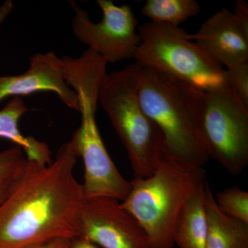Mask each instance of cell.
<instances>
[{
	"instance_id": "2e32d148",
	"label": "cell",
	"mask_w": 248,
	"mask_h": 248,
	"mask_svg": "<svg viewBox=\"0 0 248 248\" xmlns=\"http://www.w3.org/2000/svg\"><path fill=\"white\" fill-rule=\"evenodd\" d=\"M31 162L20 147L0 152V206L24 177Z\"/></svg>"
},
{
	"instance_id": "8fae6325",
	"label": "cell",
	"mask_w": 248,
	"mask_h": 248,
	"mask_svg": "<svg viewBox=\"0 0 248 248\" xmlns=\"http://www.w3.org/2000/svg\"><path fill=\"white\" fill-rule=\"evenodd\" d=\"M215 63L225 68L248 62V36L232 11L223 8L208 18L194 35H188Z\"/></svg>"
},
{
	"instance_id": "5bb4252c",
	"label": "cell",
	"mask_w": 248,
	"mask_h": 248,
	"mask_svg": "<svg viewBox=\"0 0 248 248\" xmlns=\"http://www.w3.org/2000/svg\"><path fill=\"white\" fill-rule=\"evenodd\" d=\"M205 209L208 220L206 248H248V224L220 210L208 182L205 184Z\"/></svg>"
},
{
	"instance_id": "5b68a950",
	"label": "cell",
	"mask_w": 248,
	"mask_h": 248,
	"mask_svg": "<svg viewBox=\"0 0 248 248\" xmlns=\"http://www.w3.org/2000/svg\"><path fill=\"white\" fill-rule=\"evenodd\" d=\"M139 70L135 63L107 73L99 93V102L128 152L135 179L152 175L164 156L162 134L139 101Z\"/></svg>"
},
{
	"instance_id": "7c38bea8",
	"label": "cell",
	"mask_w": 248,
	"mask_h": 248,
	"mask_svg": "<svg viewBox=\"0 0 248 248\" xmlns=\"http://www.w3.org/2000/svg\"><path fill=\"white\" fill-rule=\"evenodd\" d=\"M206 182L205 180L193 191L178 215L173 230V241L179 248H206Z\"/></svg>"
},
{
	"instance_id": "ac0fdd59",
	"label": "cell",
	"mask_w": 248,
	"mask_h": 248,
	"mask_svg": "<svg viewBox=\"0 0 248 248\" xmlns=\"http://www.w3.org/2000/svg\"><path fill=\"white\" fill-rule=\"evenodd\" d=\"M225 69L232 93L235 98L248 109V62Z\"/></svg>"
},
{
	"instance_id": "7402d4cb",
	"label": "cell",
	"mask_w": 248,
	"mask_h": 248,
	"mask_svg": "<svg viewBox=\"0 0 248 248\" xmlns=\"http://www.w3.org/2000/svg\"><path fill=\"white\" fill-rule=\"evenodd\" d=\"M14 3L11 0H6L0 6V24L9 16L14 10Z\"/></svg>"
},
{
	"instance_id": "e0dca14e",
	"label": "cell",
	"mask_w": 248,
	"mask_h": 248,
	"mask_svg": "<svg viewBox=\"0 0 248 248\" xmlns=\"http://www.w3.org/2000/svg\"><path fill=\"white\" fill-rule=\"evenodd\" d=\"M215 201L223 213L248 224V193L246 190L229 187L218 192Z\"/></svg>"
},
{
	"instance_id": "d6986e66",
	"label": "cell",
	"mask_w": 248,
	"mask_h": 248,
	"mask_svg": "<svg viewBox=\"0 0 248 248\" xmlns=\"http://www.w3.org/2000/svg\"><path fill=\"white\" fill-rule=\"evenodd\" d=\"M238 25L248 36V4L244 0L235 1L234 11L232 12Z\"/></svg>"
},
{
	"instance_id": "7a4b0ae2",
	"label": "cell",
	"mask_w": 248,
	"mask_h": 248,
	"mask_svg": "<svg viewBox=\"0 0 248 248\" xmlns=\"http://www.w3.org/2000/svg\"><path fill=\"white\" fill-rule=\"evenodd\" d=\"M139 67V101L162 134L165 157L203 167L210 158L199 123L203 92L162 72Z\"/></svg>"
},
{
	"instance_id": "6da1fadb",
	"label": "cell",
	"mask_w": 248,
	"mask_h": 248,
	"mask_svg": "<svg viewBox=\"0 0 248 248\" xmlns=\"http://www.w3.org/2000/svg\"><path fill=\"white\" fill-rule=\"evenodd\" d=\"M77 158L68 141L50 164L40 166L31 161L0 206V248H23L80 236L84 197L74 174Z\"/></svg>"
},
{
	"instance_id": "ffe728a7",
	"label": "cell",
	"mask_w": 248,
	"mask_h": 248,
	"mask_svg": "<svg viewBox=\"0 0 248 248\" xmlns=\"http://www.w3.org/2000/svg\"><path fill=\"white\" fill-rule=\"evenodd\" d=\"M71 244V240L57 239L23 248H70Z\"/></svg>"
},
{
	"instance_id": "52a82bcc",
	"label": "cell",
	"mask_w": 248,
	"mask_h": 248,
	"mask_svg": "<svg viewBox=\"0 0 248 248\" xmlns=\"http://www.w3.org/2000/svg\"><path fill=\"white\" fill-rule=\"evenodd\" d=\"M199 123L209 156L241 174L248 164V109L231 91L203 93Z\"/></svg>"
},
{
	"instance_id": "3957f363",
	"label": "cell",
	"mask_w": 248,
	"mask_h": 248,
	"mask_svg": "<svg viewBox=\"0 0 248 248\" xmlns=\"http://www.w3.org/2000/svg\"><path fill=\"white\" fill-rule=\"evenodd\" d=\"M106 72L93 63H80L66 74V81L74 91L79 102L81 122L71 141L77 157L82 159L84 199L108 198L123 202L131 189L128 182L117 169L98 129L96 110L99 93Z\"/></svg>"
},
{
	"instance_id": "4fadbf2b",
	"label": "cell",
	"mask_w": 248,
	"mask_h": 248,
	"mask_svg": "<svg viewBox=\"0 0 248 248\" xmlns=\"http://www.w3.org/2000/svg\"><path fill=\"white\" fill-rule=\"evenodd\" d=\"M28 110L22 97H14L10 99L0 110V139L9 140L15 146L20 147L29 161L46 166L53 160L48 144L33 137L25 136L19 128V120Z\"/></svg>"
},
{
	"instance_id": "30bf717a",
	"label": "cell",
	"mask_w": 248,
	"mask_h": 248,
	"mask_svg": "<svg viewBox=\"0 0 248 248\" xmlns=\"http://www.w3.org/2000/svg\"><path fill=\"white\" fill-rule=\"evenodd\" d=\"M39 92L54 93L67 107L79 110L76 93L63 77L61 58L54 52L32 55L29 68L22 74L0 76V102Z\"/></svg>"
},
{
	"instance_id": "277c9868",
	"label": "cell",
	"mask_w": 248,
	"mask_h": 248,
	"mask_svg": "<svg viewBox=\"0 0 248 248\" xmlns=\"http://www.w3.org/2000/svg\"><path fill=\"white\" fill-rule=\"evenodd\" d=\"M205 180L203 167L164 156L150 177L134 178L130 192L121 204L140 223L150 248H173V230L179 212Z\"/></svg>"
},
{
	"instance_id": "44dd1931",
	"label": "cell",
	"mask_w": 248,
	"mask_h": 248,
	"mask_svg": "<svg viewBox=\"0 0 248 248\" xmlns=\"http://www.w3.org/2000/svg\"><path fill=\"white\" fill-rule=\"evenodd\" d=\"M70 248H100L84 237L79 236L72 240Z\"/></svg>"
},
{
	"instance_id": "8992f818",
	"label": "cell",
	"mask_w": 248,
	"mask_h": 248,
	"mask_svg": "<svg viewBox=\"0 0 248 248\" xmlns=\"http://www.w3.org/2000/svg\"><path fill=\"white\" fill-rule=\"evenodd\" d=\"M138 30L141 43L134 59L139 66L162 72L203 93L231 91L226 69L192 42L184 29L149 22Z\"/></svg>"
},
{
	"instance_id": "ba28073f",
	"label": "cell",
	"mask_w": 248,
	"mask_h": 248,
	"mask_svg": "<svg viewBox=\"0 0 248 248\" xmlns=\"http://www.w3.org/2000/svg\"><path fill=\"white\" fill-rule=\"evenodd\" d=\"M75 15L72 31L81 43L100 55L107 63L134 58L141 43L138 19L131 6H117L111 0H97L103 17L99 22L90 19L89 13L75 1H68Z\"/></svg>"
},
{
	"instance_id": "9a60e30c",
	"label": "cell",
	"mask_w": 248,
	"mask_h": 248,
	"mask_svg": "<svg viewBox=\"0 0 248 248\" xmlns=\"http://www.w3.org/2000/svg\"><path fill=\"white\" fill-rule=\"evenodd\" d=\"M200 11L195 0H147L141 9L142 14L151 22L177 27Z\"/></svg>"
},
{
	"instance_id": "9c48e42d",
	"label": "cell",
	"mask_w": 248,
	"mask_h": 248,
	"mask_svg": "<svg viewBox=\"0 0 248 248\" xmlns=\"http://www.w3.org/2000/svg\"><path fill=\"white\" fill-rule=\"evenodd\" d=\"M80 236L100 248H150L140 223L119 201L84 199L79 213Z\"/></svg>"
}]
</instances>
